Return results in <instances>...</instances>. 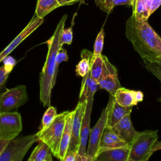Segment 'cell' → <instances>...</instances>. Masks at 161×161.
<instances>
[{"label":"cell","mask_w":161,"mask_h":161,"mask_svg":"<svg viewBox=\"0 0 161 161\" xmlns=\"http://www.w3.org/2000/svg\"><path fill=\"white\" fill-rule=\"evenodd\" d=\"M125 35L143 62H161V38L147 21H137L131 15L126 22Z\"/></svg>","instance_id":"obj_1"},{"label":"cell","mask_w":161,"mask_h":161,"mask_svg":"<svg viewBox=\"0 0 161 161\" xmlns=\"http://www.w3.org/2000/svg\"><path fill=\"white\" fill-rule=\"evenodd\" d=\"M67 15L64 14L57 25L53 35L46 42L48 45L47 58L40 73V100L44 106L50 105L53 80L55 73V59L60 47V40L62 30L64 29Z\"/></svg>","instance_id":"obj_2"},{"label":"cell","mask_w":161,"mask_h":161,"mask_svg":"<svg viewBox=\"0 0 161 161\" xmlns=\"http://www.w3.org/2000/svg\"><path fill=\"white\" fill-rule=\"evenodd\" d=\"M68 111L57 114L53 122L45 129L41 130L36 133L38 142L45 143L50 147L53 156L58 158V151L64 129Z\"/></svg>","instance_id":"obj_3"},{"label":"cell","mask_w":161,"mask_h":161,"mask_svg":"<svg viewBox=\"0 0 161 161\" xmlns=\"http://www.w3.org/2000/svg\"><path fill=\"white\" fill-rule=\"evenodd\" d=\"M158 138V130L138 132L130 145L129 158L136 161H148L152 155V149Z\"/></svg>","instance_id":"obj_4"},{"label":"cell","mask_w":161,"mask_h":161,"mask_svg":"<svg viewBox=\"0 0 161 161\" xmlns=\"http://www.w3.org/2000/svg\"><path fill=\"white\" fill-rule=\"evenodd\" d=\"M38 142L36 133L17 136L9 141L0 155V161H22L33 143Z\"/></svg>","instance_id":"obj_5"},{"label":"cell","mask_w":161,"mask_h":161,"mask_svg":"<svg viewBox=\"0 0 161 161\" xmlns=\"http://www.w3.org/2000/svg\"><path fill=\"white\" fill-rule=\"evenodd\" d=\"M27 101L25 86L19 85L14 88L7 89L0 96V113L16 112Z\"/></svg>","instance_id":"obj_6"},{"label":"cell","mask_w":161,"mask_h":161,"mask_svg":"<svg viewBox=\"0 0 161 161\" xmlns=\"http://www.w3.org/2000/svg\"><path fill=\"white\" fill-rule=\"evenodd\" d=\"M21 130V117L19 113H0V140H11L17 137Z\"/></svg>","instance_id":"obj_7"},{"label":"cell","mask_w":161,"mask_h":161,"mask_svg":"<svg viewBox=\"0 0 161 161\" xmlns=\"http://www.w3.org/2000/svg\"><path fill=\"white\" fill-rule=\"evenodd\" d=\"M108 111V106L107 105V106L103 110L96 124L90 130L88 139V147L86 150V154L89 161H93L97 154L99 142L106 128Z\"/></svg>","instance_id":"obj_8"},{"label":"cell","mask_w":161,"mask_h":161,"mask_svg":"<svg viewBox=\"0 0 161 161\" xmlns=\"http://www.w3.org/2000/svg\"><path fill=\"white\" fill-rule=\"evenodd\" d=\"M102 57L103 60V71L97 82L101 89L106 90L109 94L114 96L117 89L121 87L118 76V70L105 55H102Z\"/></svg>","instance_id":"obj_9"},{"label":"cell","mask_w":161,"mask_h":161,"mask_svg":"<svg viewBox=\"0 0 161 161\" xmlns=\"http://www.w3.org/2000/svg\"><path fill=\"white\" fill-rule=\"evenodd\" d=\"M44 18H40L35 14L32 18L25 26V28L16 36V37L2 51L0 52V63L3 60L9 55L24 40L36 30L43 23Z\"/></svg>","instance_id":"obj_10"},{"label":"cell","mask_w":161,"mask_h":161,"mask_svg":"<svg viewBox=\"0 0 161 161\" xmlns=\"http://www.w3.org/2000/svg\"><path fill=\"white\" fill-rule=\"evenodd\" d=\"M94 96H90L86 101V109L84 114L82 121V125L80 131V140L79 146L77 154L79 155H87V144L89 139V132H90V123H91V115L92 109Z\"/></svg>","instance_id":"obj_11"},{"label":"cell","mask_w":161,"mask_h":161,"mask_svg":"<svg viewBox=\"0 0 161 161\" xmlns=\"http://www.w3.org/2000/svg\"><path fill=\"white\" fill-rule=\"evenodd\" d=\"M86 106V102H79L74 110V118L72 126V135L68 150L77 152L79 149L80 140V131L82 118L84 114Z\"/></svg>","instance_id":"obj_12"},{"label":"cell","mask_w":161,"mask_h":161,"mask_svg":"<svg viewBox=\"0 0 161 161\" xmlns=\"http://www.w3.org/2000/svg\"><path fill=\"white\" fill-rule=\"evenodd\" d=\"M108 111L107 113L106 128H111L124 116L131 114L133 107H124L119 104L114 99L113 96L109 94L108 103Z\"/></svg>","instance_id":"obj_13"},{"label":"cell","mask_w":161,"mask_h":161,"mask_svg":"<svg viewBox=\"0 0 161 161\" xmlns=\"http://www.w3.org/2000/svg\"><path fill=\"white\" fill-rule=\"evenodd\" d=\"M115 101L124 107H133L137 105L143 99V94L140 91L130 90L125 87H119L114 94Z\"/></svg>","instance_id":"obj_14"},{"label":"cell","mask_w":161,"mask_h":161,"mask_svg":"<svg viewBox=\"0 0 161 161\" xmlns=\"http://www.w3.org/2000/svg\"><path fill=\"white\" fill-rule=\"evenodd\" d=\"M111 129L129 145H131L138 131L134 128L130 119V114L124 116Z\"/></svg>","instance_id":"obj_15"},{"label":"cell","mask_w":161,"mask_h":161,"mask_svg":"<svg viewBox=\"0 0 161 161\" xmlns=\"http://www.w3.org/2000/svg\"><path fill=\"white\" fill-rule=\"evenodd\" d=\"M127 147L130 145L126 142L120 138L111 128H106L99 142L97 154L103 151Z\"/></svg>","instance_id":"obj_16"},{"label":"cell","mask_w":161,"mask_h":161,"mask_svg":"<svg viewBox=\"0 0 161 161\" xmlns=\"http://www.w3.org/2000/svg\"><path fill=\"white\" fill-rule=\"evenodd\" d=\"M130 147L108 150L99 153L95 159L97 161H127L129 158Z\"/></svg>","instance_id":"obj_17"},{"label":"cell","mask_w":161,"mask_h":161,"mask_svg":"<svg viewBox=\"0 0 161 161\" xmlns=\"http://www.w3.org/2000/svg\"><path fill=\"white\" fill-rule=\"evenodd\" d=\"M100 89L101 87L97 82L92 78L90 72H89L82 77L79 101L86 102L90 96L94 95L96 92Z\"/></svg>","instance_id":"obj_18"},{"label":"cell","mask_w":161,"mask_h":161,"mask_svg":"<svg viewBox=\"0 0 161 161\" xmlns=\"http://www.w3.org/2000/svg\"><path fill=\"white\" fill-rule=\"evenodd\" d=\"M74 114V110L72 111H69L66 118L65 124L64 129L63 131L62 136L61 138V141H60V144L59 147V151H58L59 159H62L65 156L69 147V144L71 139V135H72V126Z\"/></svg>","instance_id":"obj_19"},{"label":"cell","mask_w":161,"mask_h":161,"mask_svg":"<svg viewBox=\"0 0 161 161\" xmlns=\"http://www.w3.org/2000/svg\"><path fill=\"white\" fill-rule=\"evenodd\" d=\"M151 0H132V16L139 21H147L150 16Z\"/></svg>","instance_id":"obj_20"},{"label":"cell","mask_w":161,"mask_h":161,"mask_svg":"<svg viewBox=\"0 0 161 161\" xmlns=\"http://www.w3.org/2000/svg\"><path fill=\"white\" fill-rule=\"evenodd\" d=\"M2 62L4 64L0 67V96L7 89L6 83L8 77L16 64L15 59L9 55L6 57Z\"/></svg>","instance_id":"obj_21"},{"label":"cell","mask_w":161,"mask_h":161,"mask_svg":"<svg viewBox=\"0 0 161 161\" xmlns=\"http://www.w3.org/2000/svg\"><path fill=\"white\" fill-rule=\"evenodd\" d=\"M60 7L57 0H38L35 14L40 18H44L50 12Z\"/></svg>","instance_id":"obj_22"},{"label":"cell","mask_w":161,"mask_h":161,"mask_svg":"<svg viewBox=\"0 0 161 161\" xmlns=\"http://www.w3.org/2000/svg\"><path fill=\"white\" fill-rule=\"evenodd\" d=\"M92 56V52L86 49H83L82 50L80 53L81 60L77 64L75 68V72L77 75L83 77L89 72Z\"/></svg>","instance_id":"obj_23"},{"label":"cell","mask_w":161,"mask_h":161,"mask_svg":"<svg viewBox=\"0 0 161 161\" xmlns=\"http://www.w3.org/2000/svg\"><path fill=\"white\" fill-rule=\"evenodd\" d=\"M50 153H51V150L48 145L40 141V143L31 152L28 161H46Z\"/></svg>","instance_id":"obj_24"},{"label":"cell","mask_w":161,"mask_h":161,"mask_svg":"<svg viewBox=\"0 0 161 161\" xmlns=\"http://www.w3.org/2000/svg\"><path fill=\"white\" fill-rule=\"evenodd\" d=\"M96 6L104 12L109 13L116 6H131L132 0H94Z\"/></svg>","instance_id":"obj_25"},{"label":"cell","mask_w":161,"mask_h":161,"mask_svg":"<svg viewBox=\"0 0 161 161\" xmlns=\"http://www.w3.org/2000/svg\"><path fill=\"white\" fill-rule=\"evenodd\" d=\"M103 67V60L102 55L101 56L95 57L91 59V65H90V74L92 78L96 81L99 79Z\"/></svg>","instance_id":"obj_26"},{"label":"cell","mask_w":161,"mask_h":161,"mask_svg":"<svg viewBox=\"0 0 161 161\" xmlns=\"http://www.w3.org/2000/svg\"><path fill=\"white\" fill-rule=\"evenodd\" d=\"M57 109L55 107L49 106L47 109L42 118V127L41 130H44L47 128L53 121L55 116H57Z\"/></svg>","instance_id":"obj_27"},{"label":"cell","mask_w":161,"mask_h":161,"mask_svg":"<svg viewBox=\"0 0 161 161\" xmlns=\"http://www.w3.org/2000/svg\"><path fill=\"white\" fill-rule=\"evenodd\" d=\"M104 31L103 29H101L100 31L98 33L94 42L92 58L101 56L102 55L101 53H102L103 45H104Z\"/></svg>","instance_id":"obj_28"},{"label":"cell","mask_w":161,"mask_h":161,"mask_svg":"<svg viewBox=\"0 0 161 161\" xmlns=\"http://www.w3.org/2000/svg\"><path fill=\"white\" fill-rule=\"evenodd\" d=\"M69 59L66 50H65L63 47H60L57 54L56 56V59H55V76L53 78V86L54 87L55 82H56V79H57V75L58 73V66L62 62H66Z\"/></svg>","instance_id":"obj_29"},{"label":"cell","mask_w":161,"mask_h":161,"mask_svg":"<svg viewBox=\"0 0 161 161\" xmlns=\"http://www.w3.org/2000/svg\"><path fill=\"white\" fill-rule=\"evenodd\" d=\"M73 39V33H72V26L69 28H64L62 30L60 36V43L62 47L64 44L70 45L72 42Z\"/></svg>","instance_id":"obj_30"},{"label":"cell","mask_w":161,"mask_h":161,"mask_svg":"<svg viewBox=\"0 0 161 161\" xmlns=\"http://www.w3.org/2000/svg\"><path fill=\"white\" fill-rule=\"evenodd\" d=\"M144 63L147 70L161 80V62L148 63L144 62Z\"/></svg>","instance_id":"obj_31"},{"label":"cell","mask_w":161,"mask_h":161,"mask_svg":"<svg viewBox=\"0 0 161 161\" xmlns=\"http://www.w3.org/2000/svg\"><path fill=\"white\" fill-rule=\"evenodd\" d=\"M76 155L77 152L68 150L65 156L62 159H60V161H75Z\"/></svg>","instance_id":"obj_32"},{"label":"cell","mask_w":161,"mask_h":161,"mask_svg":"<svg viewBox=\"0 0 161 161\" xmlns=\"http://www.w3.org/2000/svg\"><path fill=\"white\" fill-rule=\"evenodd\" d=\"M161 5V0H151L150 14L152 15Z\"/></svg>","instance_id":"obj_33"},{"label":"cell","mask_w":161,"mask_h":161,"mask_svg":"<svg viewBox=\"0 0 161 161\" xmlns=\"http://www.w3.org/2000/svg\"><path fill=\"white\" fill-rule=\"evenodd\" d=\"M57 1L58 2L60 6H64L72 5L80 1V0H57Z\"/></svg>","instance_id":"obj_34"},{"label":"cell","mask_w":161,"mask_h":161,"mask_svg":"<svg viewBox=\"0 0 161 161\" xmlns=\"http://www.w3.org/2000/svg\"><path fill=\"white\" fill-rule=\"evenodd\" d=\"M75 161H89L87 155L77 154Z\"/></svg>","instance_id":"obj_35"},{"label":"cell","mask_w":161,"mask_h":161,"mask_svg":"<svg viewBox=\"0 0 161 161\" xmlns=\"http://www.w3.org/2000/svg\"><path fill=\"white\" fill-rule=\"evenodd\" d=\"M9 140H0V155L8 145Z\"/></svg>","instance_id":"obj_36"},{"label":"cell","mask_w":161,"mask_h":161,"mask_svg":"<svg viewBox=\"0 0 161 161\" xmlns=\"http://www.w3.org/2000/svg\"><path fill=\"white\" fill-rule=\"evenodd\" d=\"M159 150H161V142L157 141V142L155 143V145H153V147L152 149L151 153L153 154L155 152Z\"/></svg>","instance_id":"obj_37"},{"label":"cell","mask_w":161,"mask_h":161,"mask_svg":"<svg viewBox=\"0 0 161 161\" xmlns=\"http://www.w3.org/2000/svg\"><path fill=\"white\" fill-rule=\"evenodd\" d=\"M52 152H51V153H49V155H48V157H47V160H46V161H52Z\"/></svg>","instance_id":"obj_38"},{"label":"cell","mask_w":161,"mask_h":161,"mask_svg":"<svg viewBox=\"0 0 161 161\" xmlns=\"http://www.w3.org/2000/svg\"><path fill=\"white\" fill-rule=\"evenodd\" d=\"M127 161H136V160H132V159H130V158L128 159V160Z\"/></svg>","instance_id":"obj_39"},{"label":"cell","mask_w":161,"mask_h":161,"mask_svg":"<svg viewBox=\"0 0 161 161\" xmlns=\"http://www.w3.org/2000/svg\"><path fill=\"white\" fill-rule=\"evenodd\" d=\"M93 161H97V160L96 159H94V160H93Z\"/></svg>","instance_id":"obj_40"},{"label":"cell","mask_w":161,"mask_h":161,"mask_svg":"<svg viewBox=\"0 0 161 161\" xmlns=\"http://www.w3.org/2000/svg\"><path fill=\"white\" fill-rule=\"evenodd\" d=\"M80 1H82V0H80Z\"/></svg>","instance_id":"obj_41"}]
</instances>
